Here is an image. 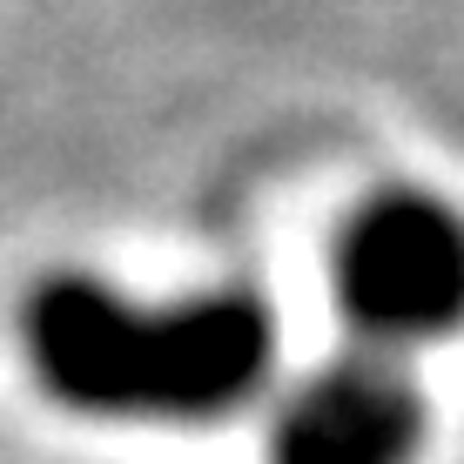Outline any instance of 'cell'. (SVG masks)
<instances>
[{"instance_id": "1", "label": "cell", "mask_w": 464, "mask_h": 464, "mask_svg": "<svg viewBox=\"0 0 464 464\" xmlns=\"http://www.w3.org/2000/svg\"><path fill=\"white\" fill-rule=\"evenodd\" d=\"M27 371L94 424H216L276 371V324L249 290L135 296L94 269L41 276L21 303Z\"/></svg>"}, {"instance_id": "3", "label": "cell", "mask_w": 464, "mask_h": 464, "mask_svg": "<svg viewBox=\"0 0 464 464\" xmlns=\"http://www.w3.org/2000/svg\"><path fill=\"white\" fill-rule=\"evenodd\" d=\"M424 444V391L383 350H343L276 397L269 464H411Z\"/></svg>"}, {"instance_id": "2", "label": "cell", "mask_w": 464, "mask_h": 464, "mask_svg": "<svg viewBox=\"0 0 464 464\" xmlns=\"http://www.w3.org/2000/svg\"><path fill=\"white\" fill-rule=\"evenodd\" d=\"M330 290L383 357L464 330V209L411 182L363 196L330 249Z\"/></svg>"}]
</instances>
